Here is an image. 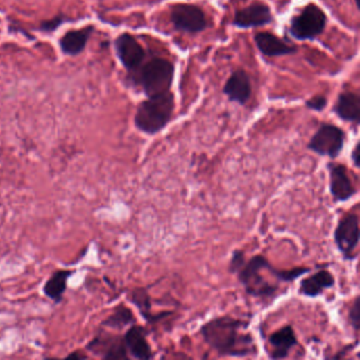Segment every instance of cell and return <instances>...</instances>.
<instances>
[{
  "label": "cell",
  "mask_w": 360,
  "mask_h": 360,
  "mask_svg": "<svg viewBox=\"0 0 360 360\" xmlns=\"http://www.w3.org/2000/svg\"><path fill=\"white\" fill-rule=\"evenodd\" d=\"M250 323L230 316L214 317L200 327L204 343L220 357H252L258 354L256 341L250 333H244Z\"/></svg>",
  "instance_id": "obj_1"
},
{
  "label": "cell",
  "mask_w": 360,
  "mask_h": 360,
  "mask_svg": "<svg viewBox=\"0 0 360 360\" xmlns=\"http://www.w3.org/2000/svg\"><path fill=\"white\" fill-rule=\"evenodd\" d=\"M175 96L171 91L151 96L137 106L135 125L147 135H155L167 127L173 119Z\"/></svg>",
  "instance_id": "obj_2"
},
{
  "label": "cell",
  "mask_w": 360,
  "mask_h": 360,
  "mask_svg": "<svg viewBox=\"0 0 360 360\" xmlns=\"http://www.w3.org/2000/svg\"><path fill=\"white\" fill-rule=\"evenodd\" d=\"M270 261L263 255H255L246 259L242 268L237 272V279L248 296L262 301H272L278 296V282L273 283L263 276Z\"/></svg>",
  "instance_id": "obj_3"
},
{
  "label": "cell",
  "mask_w": 360,
  "mask_h": 360,
  "mask_svg": "<svg viewBox=\"0 0 360 360\" xmlns=\"http://www.w3.org/2000/svg\"><path fill=\"white\" fill-rule=\"evenodd\" d=\"M135 83L151 98L171 91L175 76L173 62L162 58H151L133 72Z\"/></svg>",
  "instance_id": "obj_4"
},
{
  "label": "cell",
  "mask_w": 360,
  "mask_h": 360,
  "mask_svg": "<svg viewBox=\"0 0 360 360\" xmlns=\"http://www.w3.org/2000/svg\"><path fill=\"white\" fill-rule=\"evenodd\" d=\"M327 15L314 3L305 6L291 20L289 33L297 40H314L325 31Z\"/></svg>",
  "instance_id": "obj_5"
},
{
  "label": "cell",
  "mask_w": 360,
  "mask_h": 360,
  "mask_svg": "<svg viewBox=\"0 0 360 360\" xmlns=\"http://www.w3.org/2000/svg\"><path fill=\"white\" fill-rule=\"evenodd\" d=\"M347 142V133L341 127L323 123L311 137L307 148L320 157L337 159L343 153Z\"/></svg>",
  "instance_id": "obj_6"
},
{
  "label": "cell",
  "mask_w": 360,
  "mask_h": 360,
  "mask_svg": "<svg viewBox=\"0 0 360 360\" xmlns=\"http://www.w3.org/2000/svg\"><path fill=\"white\" fill-rule=\"evenodd\" d=\"M359 217L355 212H348L339 219L334 230V243L345 261L357 258L359 246Z\"/></svg>",
  "instance_id": "obj_7"
},
{
  "label": "cell",
  "mask_w": 360,
  "mask_h": 360,
  "mask_svg": "<svg viewBox=\"0 0 360 360\" xmlns=\"http://www.w3.org/2000/svg\"><path fill=\"white\" fill-rule=\"evenodd\" d=\"M86 350L104 360L130 359L123 336L108 333L104 329L87 343Z\"/></svg>",
  "instance_id": "obj_8"
},
{
  "label": "cell",
  "mask_w": 360,
  "mask_h": 360,
  "mask_svg": "<svg viewBox=\"0 0 360 360\" xmlns=\"http://www.w3.org/2000/svg\"><path fill=\"white\" fill-rule=\"evenodd\" d=\"M327 169L329 173V194L334 203L348 202L357 195V187L350 178L347 166L337 162H329Z\"/></svg>",
  "instance_id": "obj_9"
},
{
  "label": "cell",
  "mask_w": 360,
  "mask_h": 360,
  "mask_svg": "<svg viewBox=\"0 0 360 360\" xmlns=\"http://www.w3.org/2000/svg\"><path fill=\"white\" fill-rule=\"evenodd\" d=\"M171 20L175 30L185 33H199L207 28L203 10L190 3L175 5L171 12Z\"/></svg>",
  "instance_id": "obj_10"
},
{
  "label": "cell",
  "mask_w": 360,
  "mask_h": 360,
  "mask_svg": "<svg viewBox=\"0 0 360 360\" xmlns=\"http://www.w3.org/2000/svg\"><path fill=\"white\" fill-rule=\"evenodd\" d=\"M114 46L119 62L130 74L135 72L146 58L143 46L131 34H121L115 40Z\"/></svg>",
  "instance_id": "obj_11"
},
{
  "label": "cell",
  "mask_w": 360,
  "mask_h": 360,
  "mask_svg": "<svg viewBox=\"0 0 360 360\" xmlns=\"http://www.w3.org/2000/svg\"><path fill=\"white\" fill-rule=\"evenodd\" d=\"M148 334L146 327L137 323L130 325L125 332L123 338L130 358L139 360H149L155 358L153 348L147 338Z\"/></svg>",
  "instance_id": "obj_12"
},
{
  "label": "cell",
  "mask_w": 360,
  "mask_h": 360,
  "mask_svg": "<svg viewBox=\"0 0 360 360\" xmlns=\"http://www.w3.org/2000/svg\"><path fill=\"white\" fill-rule=\"evenodd\" d=\"M273 20L271 8L263 3H252V5L238 10L234 13L232 25L242 29L262 27L268 25Z\"/></svg>",
  "instance_id": "obj_13"
},
{
  "label": "cell",
  "mask_w": 360,
  "mask_h": 360,
  "mask_svg": "<svg viewBox=\"0 0 360 360\" xmlns=\"http://www.w3.org/2000/svg\"><path fill=\"white\" fill-rule=\"evenodd\" d=\"M271 347L268 358L271 359H285L289 357L294 348L299 345L296 332L292 325H286L277 331L273 332L268 339Z\"/></svg>",
  "instance_id": "obj_14"
},
{
  "label": "cell",
  "mask_w": 360,
  "mask_h": 360,
  "mask_svg": "<svg viewBox=\"0 0 360 360\" xmlns=\"http://www.w3.org/2000/svg\"><path fill=\"white\" fill-rule=\"evenodd\" d=\"M335 284L336 279L334 275L327 268H321L309 276L301 279L297 293L307 298H317L325 291L333 289Z\"/></svg>",
  "instance_id": "obj_15"
},
{
  "label": "cell",
  "mask_w": 360,
  "mask_h": 360,
  "mask_svg": "<svg viewBox=\"0 0 360 360\" xmlns=\"http://www.w3.org/2000/svg\"><path fill=\"white\" fill-rule=\"evenodd\" d=\"M223 93L230 102L246 105L252 95L250 76L242 69L234 71L224 85Z\"/></svg>",
  "instance_id": "obj_16"
},
{
  "label": "cell",
  "mask_w": 360,
  "mask_h": 360,
  "mask_svg": "<svg viewBox=\"0 0 360 360\" xmlns=\"http://www.w3.org/2000/svg\"><path fill=\"white\" fill-rule=\"evenodd\" d=\"M255 42L259 51L268 58L292 55L297 52L296 46H290L271 32H259L255 35Z\"/></svg>",
  "instance_id": "obj_17"
},
{
  "label": "cell",
  "mask_w": 360,
  "mask_h": 360,
  "mask_svg": "<svg viewBox=\"0 0 360 360\" xmlns=\"http://www.w3.org/2000/svg\"><path fill=\"white\" fill-rule=\"evenodd\" d=\"M333 111L343 122L350 123L357 127L360 123L359 94L350 91L341 93Z\"/></svg>",
  "instance_id": "obj_18"
},
{
  "label": "cell",
  "mask_w": 360,
  "mask_h": 360,
  "mask_svg": "<svg viewBox=\"0 0 360 360\" xmlns=\"http://www.w3.org/2000/svg\"><path fill=\"white\" fill-rule=\"evenodd\" d=\"M129 300L139 309V314L148 325H155V323L171 315V311H163V313H159V314H153L151 311L153 301H151L148 291L145 287H137V289L132 290V292L129 295Z\"/></svg>",
  "instance_id": "obj_19"
},
{
  "label": "cell",
  "mask_w": 360,
  "mask_h": 360,
  "mask_svg": "<svg viewBox=\"0 0 360 360\" xmlns=\"http://www.w3.org/2000/svg\"><path fill=\"white\" fill-rule=\"evenodd\" d=\"M74 273V271L71 270H58L52 273L42 287L44 296L53 301L55 305H60L68 289V280Z\"/></svg>",
  "instance_id": "obj_20"
},
{
  "label": "cell",
  "mask_w": 360,
  "mask_h": 360,
  "mask_svg": "<svg viewBox=\"0 0 360 360\" xmlns=\"http://www.w3.org/2000/svg\"><path fill=\"white\" fill-rule=\"evenodd\" d=\"M92 32V26H88L80 30H71V31L66 32L60 40V46L62 53L70 56H76L82 53L86 48L87 42Z\"/></svg>",
  "instance_id": "obj_21"
},
{
  "label": "cell",
  "mask_w": 360,
  "mask_h": 360,
  "mask_svg": "<svg viewBox=\"0 0 360 360\" xmlns=\"http://www.w3.org/2000/svg\"><path fill=\"white\" fill-rule=\"evenodd\" d=\"M137 323L135 313L125 305H119L112 313L102 323V327H110L115 331H122Z\"/></svg>",
  "instance_id": "obj_22"
},
{
  "label": "cell",
  "mask_w": 360,
  "mask_h": 360,
  "mask_svg": "<svg viewBox=\"0 0 360 360\" xmlns=\"http://www.w3.org/2000/svg\"><path fill=\"white\" fill-rule=\"evenodd\" d=\"M311 268H294L291 270H279L275 268L274 266H271L270 273L272 274L273 278L277 280V282L292 283L296 281L297 279L300 278L301 276H305L307 273L311 272Z\"/></svg>",
  "instance_id": "obj_23"
},
{
  "label": "cell",
  "mask_w": 360,
  "mask_h": 360,
  "mask_svg": "<svg viewBox=\"0 0 360 360\" xmlns=\"http://www.w3.org/2000/svg\"><path fill=\"white\" fill-rule=\"evenodd\" d=\"M348 319H349L350 325L353 327L354 331L357 333L360 327V297L359 295L354 298L351 307L348 311Z\"/></svg>",
  "instance_id": "obj_24"
},
{
  "label": "cell",
  "mask_w": 360,
  "mask_h": 360,
  "mask_svg": "<svg viewBox=\"0 0 360 360\" xmlns=\"http://www.w3.org/2000/svg\"><path fill=\"white\" fill-rule=\"evenodd\" d=\"M246 261V252L243 250H234L230 256L228 262V272L230 274L236 275L240 268H242Z\"/></svg>",
  "instance_id": "obj_25"
},
{
  "label": "cell",
  "mask_w": 360,
  "mask_h": 360,
  "mask_svg": "<svg viewBox=\"0 0 360 360\" xmlns=\"http://www.w3.org/2000/svg\"><path fill=\"white\" fill-rule=\"evenodd\" d=\"M327 100L323 95H315L314 98H309L305 102V106L311 110L323 111L327 106Z\"/></svg>",
  "instance_id": "obj_26"
},
{
  "label": "cell",
  "mask_w": 360,
  "mask_h": 360,
  "mask_svg": "<svg viewBox=\"0 0 360 360\" xmlns=\"http://www.w3.org/2000/svg\"><path fill=\"white\" fill-rule=\"evenodd\" d=\"M351 161L353 163L354 167H360V143L359 141L356 142L355 146L351 153Z\"/></svg>",
  "instance_id": "obj_27"
},
{
  "label": "cell",
  "mask_w": 360,
  "mask_h": 360,
  "mask_svg": "<svg viewBox=\"0 0 360 360\" xmlns=\"http://www.w3.org/2000/svg\"><path fill=\"white\" fill-rule=\"evenodd\" d=\"M62 24V20L58 19V18H55V19L50 20V22H46L42 24V30H44V31H53L56 28L58 27V25Z\"/></svg>",
  "instance_id": "obj_28"
},
{
  "label": "cell",
  "mask_w": 360,
  "mask_h": 360,
  "mask_svg": "<svg viewBox=\"0 0 360 360\" xmlns=\"http://www.w3.org/2000/svg\"><path fill=\"white\" fill-rule=\"evenodd\" d=\"M67 358H72V359H86V354L80 351H74V353L69 354Z\"/></svg>",
  "instance_id": "obj_29"
},
{
  "label": "cell",
  "mask_w": 360,
  "mask_h": 360,
  "mask_svg": "<svg viewBox=\"0 0 360 360\" xmlns=\"http://www.w3.org/2000/svg\"><path fill=\"white\" fill-rule=\"evenodd\" d=\"M356 6H357L358 9H359V0H355Z\"/></svg>",
  "instance_id": "obj_30"
}]
</instances>
